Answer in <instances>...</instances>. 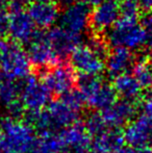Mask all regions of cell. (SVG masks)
Segmentation results:
<instances>
[{
	"label": "cell",
	"mask_w": 152,
	"mask_h": 153,
	"mask_svg": "<svg viewBox=\"0 0 152 153\" xmlns=\"http://www.w3.org/2000/svg\"><path fill=\"white\" fill-rule=\"evenodd\" d=\"M105 41L113 48H125L133 51L146 44L147 33L138 19L120 17L114 26L106 31Z\"/></svg>",
	"instance_id": "obj_1"
},
{
	"label": "cell",
	"mask_w": 152,
	"mask_h": 153,
	"mask_svg": "<svg viewBox=\"0 0 152 153\" xmlns=\"http://www.w3.org/2000/svg\"><path fill=\"white\" fill-rule=\"evenodd\" d=\"M77 83L85 103L93 109L102 111L118 100L113 85L104 81L100 76L81 75Z\"/></svg>",
	"instance_id": "obj_2"
},
{
	"label": "cell",
	"mask_w": 152,
	"mask_h": 153,
	"mask_svg": "<svg viewBox=\"0 0 152 153\" xmlns=\"http://www.w3.org/2000/svg\"><path fill=\"white\" fill-rule=\"evenodd\" d=\"M35 140L33 127L30 124L10 119L2 126L0 153H27Z\"/></svg>",
	"instance_id": "obj_3"
},
{
	"label": "cell",
	"mask_w": 152,
	"mask_h": 153,
	"mask_svg": "<svg viewBox=\"0 0 152 153\" xmlns=\"http://www.w3.org/2000/svg\"><path fill=\"white\" fill-rule=\"evenodd\" d=\"M31 62L20 44L8 41L0 57V72L5 79L20 81L30 76Z\"/></svg>",
	"instance_id": "obj_4"
},
{
	"label": "cell",
	"mask_w": 152,
	"mask_h": 153,
	"mask_svg": "<svg viewBox=\"0 0 152 153\" xmlns=\"http://www.w3.org/2000/svg\"><path fill=\"white\" fill-rule=\"evenodd\" d=\"M10 10V28L8 34L14 42L18 44H28L37 33L36 25L27 10L23 8L21 1L8 4Z\"/></svg>",
	"instance_id": "obj_5"
},
{
	"label": "cell",
	"mask_w": 152,
	"mask_h": 153,
	"mask_svg": "<svg viewBox=\"0 0 152 153\" xmlns=\"http://www.w3.org/2000/svg\"><path fill=\"white\" fill-rule=\"evenodd\" d=\"M20 100L27 113H40L51 102V92L35 76L20 80Z\"/></svg>",
	"instance_id": "obj_6"
},
{
	"label": "cell",
	"mask_w": 152,
	"mask_h": 153,
	"mask_svg": "<svg viewBox=\"0 0 152 153\" xmlns=\"http://www.w3.org/2000/svg\"><path fill=\"white\" fill-rule=\"evenodd\" d=\"M26 53L31 65L41 70L52 68L56 66L59 61H61L59 56L49 43L46 32L39 30L33 40L27 44Z\"/></svg>",
	"instance_id": "obj_7"
},
{
	"label": "cell",
	"mask_w": 152,
	"mask_h": 153,
	"mask_svg": "<svg viewBox=\"0 0 152 153\" xmlns=\"http://www.w3.org/2000/svg\"><path fill=\"white\" fill-rule=\"evenodd\" d=\"M91 8L85 2H75L65 7L59 16V27L74 34L82 36L87 30L91 21Z\"/></svg>",
	"instance_id": "obj_8"
},
{
	"label": "cell",
	"mask_w": 152,
	"mask_h": 153,
	"mask_svg": "<svg viewBox=\"0 0 152 153\" xmlns=\"http://www.w3.org/2000/svg\"><path fill=\"white\" fill-rule=\"evenodd\" d=\"M42 81L51 94L53 93L62 96L73 90L74 85L77 82V77L72 67L57 64L56 66L44 71Z\"/></svg>",
	"instance_id": "obj_9"
},
{
	"label": "cell",
	"mask_w": 152,
	"mask_h": 153,
	"mask_svg": "<svg viewBox=\"0 0 152 153\" xmlns=\"http://www.w3.org/2000/svg\"><path fill=\"white\" fill-rule=\"evenodd\" d=\"M70 62L74 71L81 75L99 76L105 70L104 59L96 54L89 46L77 47L70 55Z\"/></svg>",
	"instance_id": "obj_10"
},
{
	"label": "cell",
	"mask_w": 152,
	"mask_h": 153,
	"mask_svg": "<svg viewBox=\"0 0 152 153\" xmlns=\"http://www.w3.org/2000/svg\"><path fill=\"white\" fill-rule=\"evenodd\" d=\"M63 145V153H87L91 150V135L80 122L63 129L59 132Z\"/></svg>",
	"instance_id": "obj_11"
},
{
	"label": "cell",
	"mask_w": 152,
	"mask_h": 153,
	"mask_svg": "<svg viewBox=\"0 0 152 153\" xmlns=\"http://www.w3.org/2000/svg\"><path fill=\"white\" fill-rule=\"evenodd\" d=\"M122 134L124 142L129 147L136 149L147 148L151 142L152 124L143 116L139 115L126 125Z\"/></svg>",
	"instance_id": "obj_12"
},
{
	"label": "cell",
	"mask_w": 152,
	"mask_h": 153,
	"mask_svg": "<svg viewBox=\"0 0 152 153\" xmlns=\"http://www.w3.org/2000/svg\"><path fill=\"white\" fill-rule=\"evenodd\" d=\"M119 4L116 1H105L95 5L91 13L90 26L95 32L108 31L120 19Z\"/></svg>",
	"instance_id": "obj_13"
},
{
	"label": "cell",
	"mask_w": 152,
	"mask_h": 153,
	"mask_svg": "<svg viewBox=\"0 0 152 153\" xmlns=\"http://www.w3.org/2000/svg\"><path fill=\"white\" fill-rule=\"evenodd\" d=\"M136 113V108L134 102L119 99L100 114L108 128L118 129L122 126H126L131 120H133Z\"/></svg>",
	"instance_id": "obj_14"
},
{
	"label": "cell",
	"mask_w": 152,
	"mask_h": 153,
	"mask_svg": "<svg viewBox=\"0 0 152 153\" xmlns=\"http://www.w3.org/2000/svg\"><path fill=\"white\" fill-rule=\"evenodd\" d=\"M27 13L30 16L35 25L41 29L52 28L59 22L61 12L54 2L35 1L30 2L27 7Z\"/></svg>",
	"instance_id": "obj_15"
},
{
	"label": "cell",
	"mask_w": 152,
	"mask_h": 153,
	"mask_svg": "<svg viewBox=\"0 0 152 153\" xmlns=\"http://www.w3.org/2000/svg\"><path fill=\"white\" fill-rule=\"evenodd\" d=\"M46 36L59 59L71 55V53L77 47L81 46L82 43V36L71 33L59 26L50 28L48 32H46Z\"/></svg>",
	"instance_id": "obj_16"
},
{
	"label": "cell",
	"mask_w": 152,
	"mask_h": 153,
	"mask_svg": "<svg viewBox=\"0 0 152 153\" xmlns=\"http://www.w3.org/2000/svg\"><path fill=\"white\" fill-rule=\"evenodd\" d=\"M134 62L132 51L125 48H113L106 56L105 70L115 78L121 74L128 73V70L133 67Z\"/></svg>",
	"instance_id": "obj_17"
},
{
	"label": "cell",
	"mask_w": 152,
	"mask_h": 153,
	"mask_svg": "<svg viewBox=\"0 0 152 153\" xmlns=\"http://www.w3.org/2000/svg\"><path fill=\"white\" fill-rule=\"evenodd\" d=\"M124 137L118 129H110L92 141V153H116L124 147Z\"/></svg>",
	"instance_id": "obj_18"
},
{
	"label": "cell",
	"mask_w": 152,
	"mask_h": 153,
	"mask_svg": "<svg viewBox=\"0 0 152 153\" xmlns=\"http://www.w3.org/2000/svg\"><path fill=\"white\" fill-rule=\"evenodd\" d=\"M113 87L120 98L131 102L140 98L143 91L140 83L130 73H124L115 77Z\"/></svg>",
	"instance_id": "obj_19"
},
{
	"label": "cell",
	"mask_w": 152,
	"mask_h": 153,
	"mask_svg": "<svg viewBox=\"0 0 152 153\" xmlns=\"http://www.w3.org/2000/svg\"><path fill=\"white\" fill-rule=\"evenodd\" d=\"M27 153H63L59 132H41Z\"/></svg>",
	"instance_id": "obj_20"
},
{
	"label": "cell",
	"mask_w": 152,
	"mask_h": 153,
	"mask_svg": "<svg viewBox=\"0 0 152 153\" xmlns=\"http://www.w3.org/2000/svg\"><path fill=\"white\" fill-rule=\"evenodd\" d=\"M132 75L142 89L152 88V64L147 59H140L132 67Z\"/></svg>",
	"instance_id": "obj_21"
},
{
	"label": "cell",
	"mask_w": 152,
	"mask_h": 153,
	"mask_svg": "<svg viewBox=\"0 0 152 153\" xmlns=\"http://www.w3.org/2000/svg\"><path fill=\"white\" fill-rule=\"evenodd\" d=\"M21 82L16 80L5 79L2 85L1 93H0V101L4 105H7L14 101L20 99Z\"/></svg>",
	"instance_id": "obj_22"
},
{
	"label": "cell",
	"mask_w": 152,
	"mask_h": 153,
	"mask_svg": "<svg viewBox=\"0 0 152 153\" xmlns=\"http://www.w3.org/2000/svg\"><path fill=\"white\" fill-rule=\"evenodd\" d=\"M83 125H85V128L87 130V132L91 135V137H96L108 130V126H106L101 114L99 113L90 114L85 118Z\"/></svg>",
	"instance_id": "obj_23"
},
{
	"label": "cell",
	"mask_w": 152,
	"mask_h": 153,
	"mask_svg": "<svg viewBox=\"0 0 152 153\" xmlns=\"http://www.w3.org/2000/svg\"><path fill=\"white\" fill-rule=\"evenodd\" d=\"M59 99H61L64 103H66L68 106H70L72 109L78 111V113H80L83 105L85 104L82 95L78 91V89L77 90L73 89L68 93H66V94L62 95Z\"/></svg>",
	"instance_id": "obj_24"
},
{
	"label": "cell",
	"mask_w": 152,
	"mask_h": 153,
	"mask_svg": "<svg viewBox=\"0 0 152 153\" xmlns=\"http://www.w3.org/2000/svg\"><path fill=\"white\" fill-rule=\"evenodd\" d=\"M121 17L128 19H138L140 14V6L136 0H123L119 4Z\"/></svg>",
	"instance_id": "obj_25"
},
{
	"label": "cell",
	"mask_w": 152,
	"mask_h": 153,
	"mask_svg": "<svg viewBox=\"0 0 152 153\" xmlns=\"http://www.w3.org/2000/svg\"><path fill=\"white\" fill-rule=\"evenodd\" d=\"M87 46H89L96 54H98L99 56H101L102 59H104L105 56H108V43L105 40L99 38V36H92L87 42Z\"/></svg>",
	"instance_id": "obj_26"
},
{
	"label": "cell",
	"mask_w": 152,
	"mask_h": 153,
	"mask_svg": "<svg viewBox=\"0 0 152 153\" xmlns=\"http://www.w3.org/2000/svg\"><path fill=\"white\" fill-rule=\"evenodd\" d=\"M10 28V10L8 6L0 2V39L8 34Z\"/></svg>",
	"instance_id": "obj_27"
},
{
	"label": "cell",
	"mask_w": 152,
	"mask_h": 153,
	"mask_svg": "<svg viewBox=\"0 0 152 153\" xmlns=\"http://www.w3.org/2000/svg\"><path fill=\"white\" fill-rule=\"evenodd\" d=\"M141 116L145 118L152 124V98H147L142 102L141 105Z\"/></svg>",
	"instance_id": "obj_28"
},
{
	"label": "cell",
	"mask_w": 152,
	"mask_h": 153,
	"mask_svg": "<svg viewBox=\"0 0 152 153\" xmlns=\"http://www.w3.org/2000/svg\"><path fill=\"white\" fill-rule=\"evenodd\" d=\"M152 150L149 149L148 147L147 148H143V149H136V148L132 147H122L120 150H118L116 153H151Z\"/></svg>",
	"instance_id": "obj_29"
},
{
	"label": "cell",
	"mask_w": 152,
	"mask_h": 153,
	"mask_svg": "<svg viewBox=\"0 0 152 153\" xmlns=\"http://www.w3.org/2000/svg\"><path fill=\"white\" fill-rule=\"evenodd\" d=\"M139 6L144 12H151L152 10V0H136Z\"/></svg>",
	"instance_id": "obj_30"
},
{
	"label": "cell",
	"mask_w": 152,
	"mask_h": 153,
	"mask_svg": "<svg viewBox=\"0 0 152 153\" xmlns=\"http://www.w3.org/2000/svg\"><path fill=\"white\" fill-rule=\"evenodd\" d=\"M146 33H147V43L146 44L148 45L149 49L152 48V27L148 30H146Z\"/></svg>",
	"instance_id": "obj_31"
},
{
	"label": "cell",
	"mask_w": 152,
	"mask_h": 153,
	"mask_svg": "<svg viewBox=\"0 0 152 153\" xmlns=\"http://www.w3.org/2000/svg\"><path fill=\"white\" fill-rule=\"evenodd\" d=\"M61 6L64 7H68V6L72 5L73 3H75V0H57Z\"/></svg>",
	"instance_id": "obj_32"
},
{
	"label": "cell",
	"mask_w": 152,
	"mask_h": 153,
	"mask_svg": "<svg viewBox=\"0 0 152 153\" xmlns=\"http://www.w3.org/2000/svg\"><path fill=\"white\" fill-rule=\"evenodd\" d=\"M8 44V41L7 40H4V39H0V57H1L2 53H3L4 49L6 48Z\"/></svg>",
	"instance_id": "obj_33"
},
{
	"label": "cell",
	"mask_w": 152,
	"mask_h": 153,
	"mask_svg": "<svg viewBox=\"0 0 152 153\" xmlns=\"http://www.w3.org/2000/svg\"><path fill=\"white\" fill-rule=\"evenodd\" d=\"M4 82V76L2 75V73L0 72V93H1V89H2V85Z\"/></svg>",
	"instance_id": "obj_34"
},
{
	"label": "cell",
	"mask_w": 152,
	"mask_h": 153,
	"mask_svg": "<svg viewBox=\"0 0 152 153\" xmlns=\"http://www.w3.org/2000/svg\"><path fill=\"white\" fill-rule=\"evenodd\" d=\"M15 1H20V0H0V2H2V3H4V4H10V3H13V2H15ZM23 3V2H22Z\"/></svg>",
	"instance_id": "obj_35"
},
{
	"label": "cell",
	"mask_w": 152,
	"mask_h": 153,
	"mask_svg": "<svg viewBox=\"0 0 152 153\" xmlns=\"http://www.w3.org/2000/svg\"><path fill=\"white\" fill-rule=\"evenodd\" d=\"M80 2H85V3H91V4H95L96 0H80Z\"/></svg>",
	"instance_id": "obj_36"
},
{
	"label": "cell",
	"mask_w": 152,
	"mask_h": 153,
	"mask_svg": "<svg viewBox=\"0 0 152 153\" xmlns=\"http://www.w3.org/2000/svg\"><path fill=\"white\" fill-rule=\"evenodd\" d=\"M105 1H116V2H117V0H96L95 5H97V4H99V3H101V2H105Z\"/></svg>",
	"instance_id": "obj_37"
},
{
	"label": "cell",
	"mask_w": 152,
	"mask_h": 153,
	"mask_svg": "<svg viewBox=\"0 0 152 153\" xmlns=\"http://www.w3.org/2000/svg\"><path fill=\"white\" fill-rule=\"evenodd\" d=\"M148 56H149V62L152 64V48L149 50V55H148Z\"/></svg>",
	"instance_id": "obj_38"
},
{
	"label": "cell",
	"mask_w": 152,
	"mask_h": 153,
	"mask_svg": "<svg viewBox=\"0 0 152 153\" xmlns=\"http://www.w3.org/2000/svg\"><path fill=\"white\" fill-rule=\"evenodd\" d=\"M150 98H152V88L150 89Z\"/></svg>",
	"instance_id": "obj_39"
},
{
	"label": "cell",
	"mask_w": 152,
	"mask_h": 153,
	"mask_svg": "<svg viewBox=\"0 0 152 153\" xmlns=\"http://www.w3.org/2000/svg\"><path fill=\"white\" fill-rule=\"evenodd\" d=\"M21 2H23V3H24V2H26V1H29V0H20Z\"/></svg>",
	"instance_id": "obj_40"
},
{
	"label": "cell",
	"mask_w": 152,
	"mask_h": 153,
	"mask_svg": "<svg viewBox=\"0 0 152 153\" xmlns=\"http://www.w3.org/2000/svg\"><path fill=\"white\" fill-rule=\"evenodd\" d=\"M1 132H2V131H1V126H0V134H1Z\"/></svg>",
	"instance_id": "obj_41"
},
{
	"label": "cell",
	"mask_w": 152,
	"mask_h": 153,
	"mask_svg": "<svg viewBox=\"0 0 152 153\" xmlns=\"http://www.w3.org/2000/svg\"><path fill=\"white\" fill-rule=\"evenodd\" d=\"M150 144L152 145V135H151V142H150Z\"/></svg>",
	"instance_id": "obj_42"
},
{
	"label": "cell",
	"mask_w": 152,
	"mask_h": 153,
	"mask_svg": "<svg viewBox=\"0 0 152 153\" xmlns=\"http://www.w3.org/2000/svg\"><path fill=\"white\" fill-rule=\"evenodd\" d=\"M151 153H152V151H151Z\"/></svg>",
	"instance_id": "obj_43"
}]
</instances>
